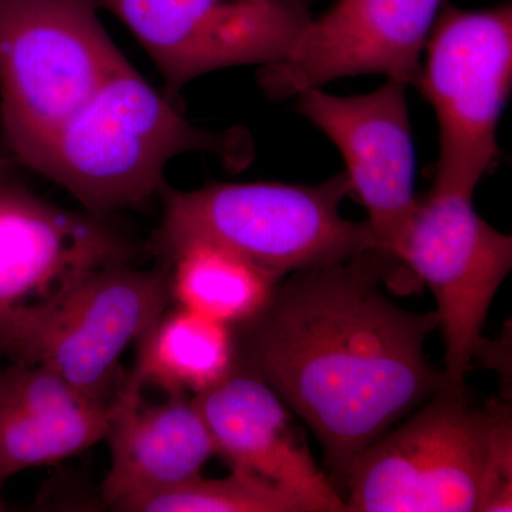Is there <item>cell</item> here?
<instances>
[{"label":"cell","mask_w":512,"mask_h":512,"mask_svg":"<svg viewBox=\"0 0 512 512\" xmlns=\"http://www.w3.org/2000/svg\"><path fill=\"white\" fill-rule=\"evenodd\" d=\"M194 151L232 161L241 153L231 137L194 126L128 64L64 121L28 168L104 218L163 194L167 165Z\"/></svg>","instance_id":"cell-2"},{"label":"cell","mask_w":512,"mask_h":512,"mask_svg":"<svg viewBox=\"0 0 512 512\" xmlns=\"http://www.w3.org/2000/svg\"><path fill=\"white\" fill-rule=\"evenodd\" d=\"M90 0H0V123L23 165L130 62Z\"/></svg>","instance_id":"cell-4"},{"label":"cell","mask_w":512,"mask_h":512,"mask_svg":"<svg viewBox=\"0 0 512 512\" xmlns=\"http://www.w3.org/2000/svg\"><path fill=\"white\" fill-rule=\"evenodd\" d=\"M474 192L431 188L417 200L397 261L436 299L447 383L464 386L483 355V329L498 289L512 269V238L477 214Z\"/></svg>","instance_id":"cell-8"},{"label":"cell","mask_w":512,"mask_h":512,"mask_svg":"<svg viewBox=\"0 0 512 512\" xmlns=\"http://www.w3.org/2000/svg\"><path fill=\"white\" fill-rule=\"evenodd\" d=\"M128 258L104 218L64 210L12 171L0 174V353L22 360L90 276Z\"/></svg>","instance_id":"cell-6"},{"label":"cell","mask_w":512,"mask_h":512,"mask_svg":"<svg viewBox=\"0 0 512 512\" xmlns=\"http://www.w3.org/2000/svg\"><path fill=\"white\" fill-rule=\"evenodd\" d=\"M215 454L231 470L265 478L312 501L319 512H346L332 478L316 464L292 410L247 366L237 363L220 383L192 396Z\"/></svg>","instance_id":"cell-13"},{"label":"cell","mask_w":512,"mask_h":512,"mask_svg":"<svg viewBox=\"0 0 512 512\" xmlns=\"http://www.w3.org/2000/svg\"><path fill=\"white\" fill-rule=\"evenodd\" d=\"M109 409L46 366L13 362L0 372V478L60 463L104 440Z\"/></svg>","instance_id":"cell-15"},{"label":"cell","mask_w":512,"mask_h":512,"mask_svg":"<svg viewBox=\"0 0 512 512\" xmlns=\"http://www.w3.org/2000/svg\"><path fill=\"white\" fill-rule=\"evenodd\" d=\"M12 161L8 160L2 153H0V174L9 173L12 171Z\"/></svg>","instance_id":"cell-20"},{"label":"cell","mask_w":512,"mask_h":512,"mask_svg":"<svg viewBox=\"0 0 512 512\" xmlns=\"http://www.w3.org/2000/svg\"><path fill=\"white\" fill-rule=\"evenodd\" d=\"M407 86L386 79L379 89L357 96H333L322 87L295 96L296 111L339 148L376 248L394 259L419 200Z\"/></svg>","instance_id":"cell-11"},{"label":"cell","mask_w":512,"mask_h":512,"mask_svg":"<svg viewBox=\"0 0 512 512\" xmlns=\"http://www.w3.org/2000/svg\"><path fill=\"white\" fill-rule=\"evenodd\" d=\"M406 268L379 249L285 276L235 328L238 360L262 377L342 480L367 447L447 384L424 346L439 316L383 292Z\"/></svg>","instance_id":"cell-1"},{"label":"cell","mask_w":512,"mask_h":512,"mask_svg":"<svg viewBox=\"0 0 512 512\" xmlns=\"http://www.w3.org/2000/svg\"><path fill=\"white\" fill-rule=\"evenodd\" d=\"M104 440L111 464L101 493L116 511L200 476L215 456L210 431L185 394L147 403L143 393L121 387L110 404Z\"/></svg>","instance_id":"cell-14"},{"label":"cell","mask_w":512,"mask_h":512,"mask_svg":"<svg viewBox=\"0 0 512 512\" xmlns=\"http://www.w3.org/2000/svg\"><path fill=\"white\" fill-rule=\"evenodd\" d=\"M3 480L0 478V490H2ZM0 510H2V503H0Z\"/></svg>","instance_id":"cell-21"},{"label":"cell","mask_w":512,"mask_h":512,"mask_svg":"<svg viewBox=\"0 0 512 512\" xmlns=\"http://www.w3.org/2000/svg\"><path fill=\"white\" fill-rule=\"evenodd\" d=\"M171 301L238 328L268 305L279 279L241 255L207 241L185 242L170 255Z\"/></svg>","instance_id":"cell-17"},{"label":"cell","mask_w":512,"mask_h":512,"mask_svg":"<svg viewBox=\"0 0 512 512\" xmlns=\"http://www.w3.org/2000/svg\"><path fill=\"white\" fill-rule=\"evenodd\" d=\"M127 390L156 387L164 394H195L220 383L238 363L237 332L232 326L177 306L165 309L136 345Z\"/></svg>","instance_id":"cell-16"},{"label":"cell","mask_w":512,"mask_h":512,"mask_svg":"<svg viewBox=\"0 0 512 512\" xmlns=\"http://www.w3.org/2000/svg\"><path fill=\"white\" fill-rule=\"evenodd\" d=\"M500 400L446 384L353 461L346 512H478Z\"/></svg>","instance_id":"cell-5"},{"label":"cell","mask_w":512,"mask_h":512,"mask_svg":"<svg viewBox=\"0 0 512 512\" xmlns=\"http://www.w3.org/2000/svg\"><path fill=\"white\" fill-rule=\"evenodd\" d=\"M416 83L439 124L434 187L476 191L500 154L498 123L512 87L511 3L440 9Z\"/></svg>","instance_id":"cell-7"},{"label":"cell","mask_w":512,"mask_h":512,"mask_svg":"<svg viewBox=\"0 0 512 512\" xmlns=\"http://www.w3.org/2000/svg\"><path fill=\"white\" fill-rule=\"evenodd\" d=\"M352 195L345 173L318 185L208 184L165 188L156 234L165 256L185 242L207 241L241 255L276 279L345 261L377 249L366 221L346 220L340 205Z\"/></svg>","instance_id":"cell-3"},{"label":"cell","mask_w":512,"mask_h":512,"mask_svg":"<svg viewBox=\"0 0 512 512\" xmlns=\"http://www.w3.org/2000/svg\"><path fill=\"white\" fill-rule=\"evenodd\" d=\"M505 511H512V413L500 400L478 512Z\"/></svg>","instance_id":"cell-19"},{"label":"cell","mask_w":512,"mask_h":512,"mask_svg":"<svg viewBox=\"0 0 512 512\" xmlns=\"http://www.w3.org/2000/svg\"><path fill=\"white\" fill-rule=\"evenodd\" d=\"M170 302V272L107 266L84 282L19 362L46 366L84 396L111 404L123 384L121 356Z\"/></svg>","instance_id":"cell-12"},{"label":"cell","mask_w":512,"mask_h":512,"mask_svg":"<svg viewBox=\"0 0 512 512\" xmlns=\"http://www.w3.org/2000/svg\"><path fill=\"white\" fill-rule=\"evenodd\" d=\"M441 0H338L309 18L284 59L262 66L258 82L269 99L359 74L416 83L424 46Z\"/></svg>","instance_id":"cell-10"},{"label":"cell","mask_w":512,"mask_h":512,"mask_svg":"<svg viewBox=\"0 0 512 512\" xmlns=\"http://www.w3.org/2000/svg\"><path fill=\"white\" fill-rule=\"evenodd\" d=\"M123 22L171 90L288 55L311 18L299 0H90Z\"/></svg>","instance_id":"cell-9"},{"label":"cell","mask_w":512,"mask_h":512,"mask_svg":"<svg viewBox=\"0 0 512 512\" xmlns=\"http://www.w3.org/2000/svg\"><path fill=\"white\" fill-rule=\"evenodd\" d=\"M128 512H319L312 501L265 478L231 470L224 478L197 476L137 501Z\"/></svg>","instance_id":"cell-18"}]
</instances>
